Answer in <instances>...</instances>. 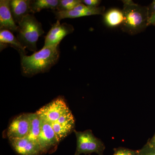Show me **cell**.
I'll use <instances>...</instances> for the list:
<instances>
[{
    "label": "cell",
    "mask_w": 155,
    "mask_h": 155,
    "mask_svg": "<svg viewBox=\"0 0 155 155\" xmlns=\"http://www.w3.org/2000/svg\"><path fill=\"white\" fill-rule=\"evenodd\" d=\"M122 2L124 15V21L121 26L122 31L131 35L143 31L149 26L150 17L147 6L136 4L131 0Z\"/></svg>",
    "instance_id": "cell-2"
},
{
    "label": "cell",
    "mask_w": 155,
    "mask_h": 155,
    "mask_svg": "<svg viewBox=\"0 0 155 155\" xmlns=\"http://www.w3.org/2000/svg\"><path fill=\"white\" fill-rule=\"evenodd\" d=\"M9 140L13 149L19 155H40L42 154L38 142L27 137Z\"/></svg>",
    "instance_id": "cell-10"
},
{
    "label": "cell",
    "mask_w": 155,
    "mask_h": 155,
    "mask_svg": "<svg viewBox=\"0 0 155 155\" xmlns=\"http://www.w3.org/2000/svg\"><path fill=\"white\" fill-rule=\"evenodd\" d=\"M114 154L113 155H138V150H133L119 147L114 149Z\"/></svg>",
    "instance_id": "cell-19"
},
{
    "label": "cell",
    "mask_w": 155,
    "mask_h": 155,
    "mask_svg": "<svg viewBox=\"0 0 155 155\" xmlns=\"http://www.w3.org/2000/svg\"><path fill=\"white\" fill-rule=\"evenodd\" d=\"M29 115L30 121V130L27 137L38 142L39 136L41 131L42 120L36 113L29 114Z\"/></svg>",
    "instance_id": "cell-15"
},
{
    "label": "cell",
    "mask_w": 155,
    "mask_h": 155,
    "mask_svg": "<svg viewBox=\"0 0 155 155\" xmlns=\"http://www.w3.org/2000/svg\"><path fill=\"white\" fill-rule=\"evenodd\" d=\"M105 8L104 6L96 7V8H92L90 10L85 12L84 15L85 16L96 15H104L105 14Z\"/></svg>",
    "instance_id": "cell-21"
},
{
    "label": "cell",
    "mask_w": 155,
    "mask_h": 155,
    "mask_svg": "<svg viewBox=\"0 0 155 155\" xmlns=\"http://www.w3.org/2000/svg\"><path fill=\"white\" fill-rule=\"evenodd\" d=\"M30 124L29 114H22L14 118L7 131L9 139L22 138L28 136Z\"/></svg>",
    "instance_id": "cell-7"
},
{
    "label": "cell",
    "mask_w": 155,
    "mask_h": 155,
    "mask_svg": "<svg viewBox=\"0 0 155 155\" xmlns=\"http://www.w3.org/2000/svg\"><path fill=\"white\" fill-rule=\"evenodd\" d=\"M60 54L59 45L43 47L30 56L20 54L22 74L31 77L48 72L58 63Z\"/></svg>",
    "instance_id": "cell-1"
},
{
    "label": "cell",
    "mask_w": 155,
    "mask_h": 155,
    "mask_svg": "<svg viewBox=\"0 0 155 155\" xmlns=\"http://www.w3.org/2000/svg\"><path fill=\"white\" fill-rule=\"evenodd\" d=\"M41 22L33 14H28L18 23L17 38L21 45L31 51L36 52L37 42L44 33Z\"/></svg>",
    "instance_id": "cell-3"
},
{
    "label": "cell",
    "mask_w": 155,
    "mask_h": 155,
    "mask_svg": "<svg viewBox=\"0 0 155 155\" xmlns=\"http://www.w3.org/2000/svg\"><path fill=\"white\" fill-rule=\"evenodd\" d=\"M30 0H11L10 7L11 14L16 24L28 14H31Z\"/></svg>",
    "instance_id": "cell-12"
},
{
    "label": "cell",
    "mask_w": 155,
    "mask_h": 155,
    "mask_svg": "<svg viewBox=\"0 0 155 155\" xmlns=\"http://www.w3.org/2000/svg\"><path fill=\"white\" fill-rule=\"evenodd\" d=\"M54 14L56 16V18L58 20L66 19V18H75L78 17H85V13L75 11V10H70L68 11H54Z\"/></svg>",
    "instance_id": "cell-17"
},
{
    "label": "cell",
    "mask_w": 155,
    "mask_h": 155,
    "mask_svg": "<svg viewBox=\"0 0 155 155\" xmlns=\"http://www.w3.org/2000/svg\"><path fill=\"white\" fill-rule=\"evenodd\" d=\"M147 143L151 147H153V148L155 149V133L154 135L153 136V137L151 138L150 139Z\"/></svg>",
    "instance_id": "cell-25"
},
{
    "label": "cell",
    "mask_w": 155,
    "mask_h": 155,
    "mask_svg": "<svg viewBox=\"0 0 155 155\" xmlns=\"http://www.w3.org/2000/svg\"><path fill=\"white\" fill-rule=\"evenodd\" d=\"M58 0H34L31 1L30 8L32 14L40 12L44 9L57 10L59 3Z\"/></svg>",
    "instance_id": "cell-16"
},
{
    "label": "cell",
    "mask_w": 155,
    "mask_h": 155,
    "mask_svg": "<svg viewBox=\"0 0 155 155\" xmlns=\"http://www.w3.org/2000/svg\"><path fill=\"white\" fill-rule=\"evenodd\" d=\"M101 1L100 0H84L82 3L88 7L96 8L99 7Z\"/></svg>",
    "instance_id": "cell-22"
},
{
    "label": "cell",
    "mask_w": 155,
    "mask_h": 155,
    "mask_svg": "<svg viewBox=\"0 0 155 155\" xmlns=\"http://www.w3.org/2000/svg\"><path fill=\"white\" fill-rule=\"evenodd\" d=\"M74 30L72 25L67 23L61 24L60 20H57L45 36L43 47L58 45L64 38L72 33Z\"/></svg>",
    "instance_id": "cell-6"
},
{
    "label": "cell",
    "mask_w": 155,
    "mask_h": 155,
    "mask_svg": "<svg viewBox=\"0 0 155 155\" xmlns=\"http://www.w3.org/2000/svg\"><path fill=\"white\" fill-rule=\"evenodd\" d=\"M69 110L64 98L60 97L43 107L36 113L42 120L51 124Z\"/></svg>",
    "instance_id": "cell-5"
},
{
    "label": "cell",
    "mask_w": 155,
    "mask_h": 155,
    "mask_svg": "<svg viewBox=\"0 0 155 155\" xmlns=\"http://www.w3.org/2000/svg\"><path fill=\"white\" fill-rule=\"evenodd\" d=\"M50 124L60 142L74 129L75 121L72 112L69 110L55 122Z\"/></svg>",
    "instance_id": "cell-9"
},
{
    "label": "cell",
    "mask_w": 155,
    "mask_h": 155,
    "mask_svg": "<svg viewBox=\"0 0 155 155\" xmlns=\"http://www.w3.org/2000/svg\"><path fill=\"white\" fill-rule=\"evenodd\" d=\"M76 139L77 146L75 155L89 154L96 153L98 155H103L106 147L101 139L94 135L91 130L84 131L74 130Z\"/></svg>",
    "instance_id": "cell-4"
},
{
    "label": "cell",
    "mask_w": 155,
    "mask_h": 155,
    "mask_svg": "<svg viewBox=\"0 0 155 155\" xmlns=\"http://www.w3.org/2000/svg\"><path fill=\"white\" fill-rule=\"evenodd\" d=\"M0 29L13 32L18 31V25L11 14L9 0L0 1Z\"/></svg>",
    "instance_id": "cell-11"
},
{
    "label": "cell",
    "mask_w": 155,
    "mask_h": 155,
    "mask_svg": "<svg viewBox=\"0 0 155 155\" xmlns=\"http://www.w3.org/2000/svg\"><path fill=\"white\" fill-rule=\"evenodd\" d=\"M150 25L155 26V15H153L150 18L149 20V26Z\"/></svg>",
    "instance_id": "cell-26"
},
{
    "label": "cell",
    "mask_w": 155,
    "mask_h": 155,
    "mask_svg": "<svg viewBox=\"0 0 155 155\" xmlns=\"http://www.w3.org/2000/svg\"><path fill=\"white\" fill-rule=\"evenodd\" d=\"M91 8V7L86 6V5H84L83 3H82L76 6L73 10H75V11H79V12H82V13H85L87 11L90 10Z\"/></svg>",
    "instance_id": "cell-23"
},
{
    "label": "cell",
    "mask_w": 155,
    "mask_h": 155,
    "mask_svg": "<svg viewBox=\"0 0 155 155\" xmlns=\"http://www.w3.org/2000/svg\"><path fill=\"white\" fill-rule=\"evenodd\" d=\"M138 155H155V149L147 143L141 149L138 150Z\"/></svg>",
    "instance_id": "cell-20"
},
{
    "label": "cell",
    "mask_w": 155,
    "mask_h": 155,
    "mask_svg": "<svg viewBox=\"0 0 155 155\" xmlns=\"http://www.w3.org/2000/svg\"><path fill=\"white\" fill-rule=\"evenodd\" d=\"M147 7L150 18L153 15H155V0L153 1L151 4Z\"/></svg>",
    "instance_id": "cell-24"
},
{
    "label": "cell",
    "mask_w": 155,
    "mask_h": 155,
    "mask_svg": "<svg viewBox=\"0 0 155 155\" xmlns=\"http://www.w3.org/2000/svg\"><path fill=\"white\" fill-rule=\"evenodd\" d=\"M0 45L1 50H3L9 45L17 50L19 54H26L25 48L10 31L4 29L0 30Z\"/></svg>",
    "instance_id": "cell-13"
},
{
    "label": "cell",
    "mask_w": 155,
    "mask_h": 155,
    "mask_svg": "<svg viewBox=\"0 0 155 155\" xmlns=\"http://www.w3.org/2000/svg\"><path fill=\"white\" fill-rule=\"evenodd\" d=\"M82 3L81 0H61L57 7V11H68L73 10L78 5Z\"/></svg>",
    "instance_id": "cell-18"
},
{
    "label": "cell",
    "mask_w": 155,
    "mask_h": 155,
    "mask_svg": "<svg viewBox=\"0 0 155 155\" xmlns=\"http://www.w3.org/2000/svg\"><path fill=\"white\" fill-rule=\"evenodd\" d=\"M104 21L110 27L121 26L124 21V15L122 11L117 8L108 10L104 15Z\"/></svg>",
    "instance_id": "cell-14"
},
{
    "label": "cell",
    "mask_w": 155,
    "mask_h": 155,
    "mask_svg": "<svg viewBox=\"0 0 155 155\" xmlns=\"http://www.w3.org/2000/svg\"><path fill=\"white\" fill-rule=\"evenodd\" d=\"M42 120L41 130L38 142L42 154H43L50 151L57 145L59 141L51 124L42 119Z\"/></svg>",
    "instance_id": "cell-8"
}]
</instances>
